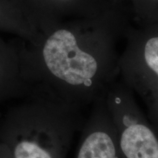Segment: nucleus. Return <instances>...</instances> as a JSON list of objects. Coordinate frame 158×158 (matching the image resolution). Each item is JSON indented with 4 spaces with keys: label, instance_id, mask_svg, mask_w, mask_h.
Returning <instances> with one entry per match:
<instances>
[{
    "label": "nucleus",
    "instance_id": "nucleus-1",
    "mask_svg": "<svg viewBox=\"0 0 158 158\" xmlns=\"http://www.w3.org/2000/svg\"><path fill=\"white\" fill-rule=\"evenodd\" d=\"M43 54L51 73L69 84H84L98 71L96 59L80 49L74 35L66 29L55 31L49 37Z\"/></svg>",
    "mask_w": 158,
    "mask_h": 158
},
{
    "label": "nucleus",
    "instance_id": "nucleus-2",
    "mask_svg": "<svg viewBox=\"0 0 158 158\" xmlns=\"http://www.w3.org/2000/svg\"><path fill=\"white\" fill-rule=\"evenodd\" d=\"M121 149L127 158H158V141L145 125L132 124L124 130Z\"/></svg>",
    "mask_w": 158,
    "mask_h": 158
},
{
    "label": "nucleus",
    "instance_id": "nucleus-3",
    "mask_svg": "<svg viewBox=\"0 0 158 158\" xmlns=\"http://www.w3.org/2000/svg\"><path fill=\"white\" fill-rule=\"evenodd\" d=\"M78 158H117L111 138L104 132H94L85 139Z\"/></svg>",
    "mask_w": 158,
    "mask_h": 158
},
{
    "label": "nucleus",
    "instance_id": "nucleus-4",
    "mask_svg": "<svg viewBox=\"0 0 158 158\" xmlns=\"http://www.w3.org/2000/svg\"><path fill=\"white\" fill-rule=\"evenodd\" d=\"M15 158H52L51 155L32 142L20 143L15 149Z\"/></svg>",
    "mask_w": 158,
    "mask_h": 158
},
{
    "label": "nucleus",
    "instance_id": "nucleus-5",
    "mask_svg": "<svg viewBox=\"0 0 158 158\" xmlns=\"http://www.w3.org/2000/svg\"><path fill=\"white\" fill-rule=\"evenodd\" d=\"M144 58L149 68L158 76V37L149 39L146 43Z\"/></svg>",
    "mask_w": 158,
    "mask_h": 158
}]
</instances>
